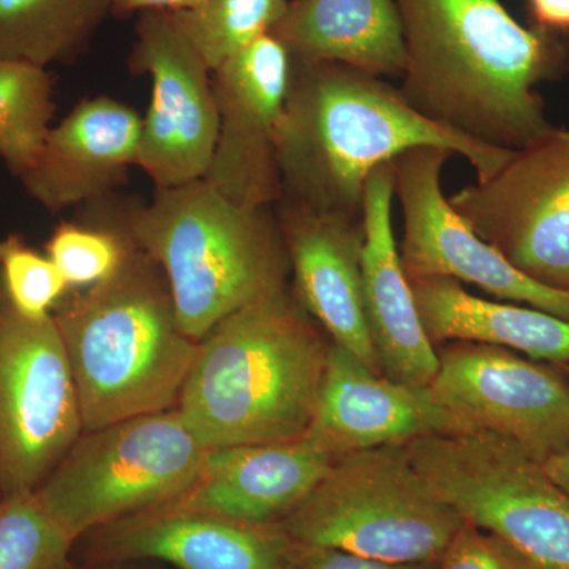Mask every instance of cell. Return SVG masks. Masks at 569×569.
Returning <instances> with one entry per match:
<instances>
[{
  "instance_id": "20",
  "label": "cell",
  "mask_w": 569,
  "mask_h": 569,
  "mask_svg": "<svg viewBox=\"0 0 569 569\" xmlns=\"http://www.w3.org/2000/svg\"><path fill=\"white\" fill-rule=\"evenodd\" d=\"M142 118L111 97L82 100L51 127L36 162L20 176L33 200L56 213L99 201L137 164Z\"/></svg>"
},
{
  "instance_id": "10",
  "label": "cell",
  "mask_w": 569,
  "mask_h": 569,
  "mask_svg": "<svg viewBox=\"0 0 569 569\" xmlns=\"http://www.w3.org/2000/svg\"><path fill=\"white\" fill-rule=\"evenodd\" d=\"M449 204L520 272L569 291V130L552 127Z\"/></svg>"
},
{
  "instance_id": "22",
  "label": "cell",
  "mask_w": 569,
  "mask_h": 569,
  "mask_svg": "<svg viewBox=\"0 0 569 569\" xmlns=\"http://www.w3.org/2000/svg\"><path fill=\"white\" fill-rule=\"evenodd\" d=\"M411 288L426 335L436 348L452 342L485 343L535 361L569 365L567 320L533 307L478 298L458 280H415Z\"/></svg>"
},
{
  "instance_id": "4",
  "label": "cell",
  "mask_w": 569,
  "mask_h": 569,
  "mask_svg": "<svg viewBox=\"0 0 569 569\" xmlns=\"http://www.w3.org/2000/svg\"><path fill=\"white\" fill-rule=\"evenodd\" d=\"M129 242L114 274L67 293L52 310L84 430L173 410L197 353L162 269Z\"/></svg>"
},
{
  "instance_id": "35",
  "label": "cell",
  "mask_w": 569,
  "mask_h": 569,
  "mask_svg": "<svg viewBox=\"0 0 569 569\" xmlns=\"http://www.w3.org/2000/svg\"><path fill=\"white\" fill-rule=\"evenodd\" d=\"M561 367H565V369H567L568 372H569V365L568 366H561Z\"/></svg>"
},
{
  "instance_id": "26",
  "label": "cell",
  "mask_w": 569,
  "mask_h": 569,
  "mask_svg": "<svg viewBox=\"0 0 569 569\" xmlns=\"http://www.w3.org/2000/svg\"><path fill=\"white\" fill-rule=\"evenodd\" d=\"M74 545L36 493L0 500V569H69Z\"/></svg>"
},
{
  "instance_id": "32",
  "label": "cell",
  "mask_w": 569,
  "mask_h": 569,
  "mask_svg": "<svg viewBox=\"0 0 569 569\" xmlns=\"http://www.w3.org/2000/svg\"><path fill=\"white\" fill-rule=\"evenodd\" d=\"M197 2L198 0H116L112 14L126 18L146 10H181Z\"/></svg>"
},
{
  "instance_id": "3",
  "label": "cell",
  "mask_w": 569,
  "mask_h": 569,
  "mask_svg": "<svg viewBox=\"0 0 569 569\" xmlns=\"http://www.w3.org/2000/svg\"><path fill=\"white\" fill-rule=\"evenodd\" d=\"M331 343L284 287L198 342L176 410L208 449L298 440L312 425Z\"/></svg>"
},
{
  "instance_id": "7",
  "label": "cell",
  "mask_w": 569,
  "mask_h": 569,
  "mask_svg": "<svg viewBox=\"0 0 569 569\" xmlns=\"http://www.w3.org/2000/svg\"><path fill=\"white\" fill-rule=\"evenodd\" d=\"M206 451L173 410L82 430L36 490L74 541L89 531L173 503L200 475Z\"/></svg>"
},
{
  "instance_id": "15",
  "label": "cell",
  "mask_w": 569,
  "mask_h": 569,
  "mask_svg": "<svg viewBox=\"0 0 569 569\" xmlns=\"http://www.w3.org/2000/svg\"><path fill=\"white\" fill-rule=\"evenodd\" d=\"M78 541L84 567L152 560L176 569H293L291 539L279 526L171 507L116 520Z\"/></svg>"
},
{
  "instance_id": "9",
  "label": "cell",
  "mask_w": 569,
  "mask_h": 569,
  "mask_svg": "<svg viewBox=\"0 0 569 569\" xmlns=\"http://www.w3.org/2000/svg\"><path fill=\"white\" fill-rule=\"evenodd\" d=\"M84 430L52 316H21L0 291V500L32 493Z\"/></svg>"
},
{
  "instance_id": "30",
  "label": "cell",
  "mask_w": 569,
  "mask_h": 569,
  "mask_svg": "<svg viewBox=\"0 0 569 569\" xmlns=\"http://www.w3.org/2000/svg\"><path fill=\"white\" fill-rule=\"evenodd\" d=\"M291 563L293 569H437V561L426 563H395L367 559L343 550L317 548L291 541Z\"/></svg>"
},
{
  "instance_id": "12",
  "label": "cell",
  "mask_w": 569,
  "mask_h": 569,
  "mask_svg": "<svg viewBox=\"0 0 569 569\" xmlns=\"http://www.w3.org/2000/svg\"><path fill=\"white\" fill-rule=\"evenodd\" d=\"M452 153L411 149L392 162L395 194L403 213L400 260L410 282L451 279L516 305L569 321V291L538 283L479 238L443 197L441 171Z\"/></svg>"
},
{
  "instance_id": "19",
  "label": "cell",
  "mask_w": 569,
  "mask_h": 569,
  "mask_svg": "<svg viewBox=\"0 0 569 569\" xmlns=\"http://www.w3.org/2000/svg\"><path fill=\"white\" fill-rule=\"evenodd\" d=\"M395 174L381 164L366 183L361 249L367 323L381 372L391 380L427 387L438 370L437 348L419 318L392 230Z\"/></svg>"
},
{
  "instance_id": "18",
  "label": "cell",
  "mask_w": 569,
  "mask_h": 569,
  "mask_svg": "<svg viewBox=\"0 0 569 569\" xmlns=\"http://www.w3.org/2000/svg\"><path fill=\"white\" fill-rule=\"evenodd\" d=\"M336 459L306 436L284 443L211 448L192 488L164 507L279 526Z\"/></svg>"
},
{
  "instance_id": "17",
  "label": "cell",
  "mask_w": 569,
  "mask_h": 569,
  "mask_svg": "<svg viewBox=\"0 0 569 569\" xmlns=\"http://www.w3.org/2000/svg\"><path fill=\"white\" fill-rule=\"evenodd\" d=\"M276 216L299 305L323 328L332 343L383 373L366 316L362 220L318 213L284 201L277 203Z\"/></svg>"
},
{
  "instance_id": "34",
  "label": "cell",
  "mask_w": 569,
  "mask_h": 569,
  "mask_svg": "<svg viewBox=\"0 0 569 569\" xmlns=\"http://www.w3.org/2000/svg\"><path fill=\"white\" fill-rule=\"evenodd\" d=\"M69 569H132L129 568V563H111V565H93V567H74L73 563L70 565Z\"/></svg>"
},
{
  "instance_id": "6",
  "label": "cell",
  "mask_w": 569,
  "mask_h": 569,
  "mask_svg": "<svg viewBox=\"0 0 569 569\" xmlns=\"http://www.w3.org/2000/svg\"><path fill=\"white\" fill-rule=\"evenodd\" d=\"M463 520L425 485L402 447L335 460L279 523L293 542L395 563L440 560Z\"/></svg>"
},
{
  "instance_id": "23",
  "label": "cell",
  "mask_w": 569,
  "mask_h": 569,
  "mask_svg": "<svg viewBox=\"0 0 569 569\" xmlns=\"http://www.w3.org/2000/svg\"><path fill=\"white\" fill-rule=\"evenodd\" d=\"M116 0H0V59L48 69L88 51Z\"/></svg>"
},
{
  "instance_id": "33",
  "label": "cell",
  "mask_w": 569,
  "mask_h": 569,
  "mask_svg": "<svg viewBox=\"0 0 569 569\" xmlns=\"http://www.w3.org/2000/svg\"><path fill=\"white\" fill-rule=\"evenodd\" d=\"M546 473L549 475L561 489L567 490L569 493V448L563 449L559 455L541 463Z\"/></svg>"
},
{
  "instance_id": "31",
  "label": "cell",
  "mask_w": 569,
  "mask_h": 569,
  "mask_svg": "<svg viewBox=\"0 0 569 569\" xmlns=\"http://www.w3.org/2000/svg\"><path fill=\"white\" fill-rule=\"evenodd\" d=\"M533 28L553 33L569 36V0H526Z\"/></svg>"
},
{
  "instance_id": "24",
  "label": "cell",
  "mask_w": 569,
  "mask_h": 569,
  "mask_svg": "<svg viewBox=\"0 0 569 569\" xmlns=\"http://www.w3.org/2000/svg\"><path fill=\"white\" fill-rule=\"evenodd\" d=\"M52 114L48 70L0 59V159L18 178L36 162Z\"/></svg>"
},
{
  "instance_id": "1",
  "label": "cell",
  "mask_w": 569,
  "mask_h": 569,
  "mask_svg": "<svg viewBox=\"0 0 569 569\" xmlns=\"http://www.w3.org/2000/svg\"><path fill=\"white\" fill-rule=\"evenodd\" d=\"M403 99L449 132L519 151L552 129L539 82L569 70L563 37L526 28L501 0H396Z\"/></svg>"
},
{
  "instance_id": "27",
  "label": "cell",
  "mask_w": 569,
  "mask_h": 569,
  "mask_svg": "<svg viewBox=\"0 0 569 569\" xmlns=\"http://www.w3.org/2000/svg\"><path fill=\"white\" fill-rule=\"evenodd\" d=\"M129 246V238L118 227L62 222L52 231L44 250L70 288H89L121 268Z\"/></svg>"
},
{
  "instance_id": "8",
  "label": "cell",
  "mask_w": 569,
  "mask_h": 569,
  "mask_svg": "<svg viewBox=\"0 0 569 569\" xmlns=\"http://www.w3.org/2000/svg\"><path fill=\"white\" fill-rule=\"evenodd\" d=\"M402 448L430 492L463 522L503 539L539 569H569V493L518 445L471 432Z\"/></svg>"
},
{
  "instance_id": "2",
  "label": "cell",
  "mask_w": 569,
  "mask_h": 569,
  "mask_svg": "<svg viewBox=\"0 0 569 569\" xmlns=\"http://www.w3.org/2000/svg\"><path fill=\"white\" fill-rule=\"evenodd\" d=\"M426 146L462 156L478 181L500 170L515 152L429 121L381 78L342 63L293 59L277 133L279 201L362 220L370 174Z\"/></svg>"
},
{
  "instance_id": "28",
  "label": "cell",
  "mask_w": 569,
  "mask_h": 569,
  "mask_svg": "<svg viewBox=\"0 0 569 569\" xmlns=\"http://www.w3.org/2000/svg\"><path fill=\"white\" fill-rule=\"evenodd\" d=\"M59 269L18 234L0 239V291L21 316L40 320L69 293Z\"/></svg>"
},
{
  "instance_id": "16",
  "label": "cell",
  "mask_w": 569,
  "mask_h": 569,
  "mask_svg": "<svg viewBox=\"0 0 569 569\" xmlns=\"http://www.w3.org/2000/svg\"><path fill=\"white\" fill-rule=\"evenodd\" d=\"M471 433L427 387L378 373L331 343L312 425L306 432L335 458L366 449L403 447L417 438Z\"/></svg>"
},
{
  "instance_id": "13",
  "label": "cell",
  "mask_w": 569,
  "mask_h": 569,
  "mask_svg": "<svg viewBox=\"0 0 569 569\" xmlns=\"http://www.w3.org/2000/svg\"><path fill=\"white\" fill-rule=\"evenodd\" d=\"M134 32L130 67L152 80L137 164L156 189L203 179L219 134L212 71L171 11H141Z\"/></svg>"
},
{
  "instance_id": "14",
  "label": "cell",
  "mask_w": 569,
  "mask_h": 569,
  "mask_svg": "<svg viewBox=\"0 0 569 569\" xmlns=\"http://www.w3.org/2000/svg\"><path fill=\"white\" fill-rule=\"evenodd\" d=\"M293 59L272 33L212 71L219 134L204 179L246 208H271L282 194L277 133Z\"/></svg>"
},
{
  "instance_id": "25",
  "label": "cell",
  "mask_w": 569,
  "mask_h": 569,
  "mask_svg": "<svg viewBox=\"0 0 569 569\" xmlns=\"http://www.w3.org/2000/svg\"><path fill=\"white\" fill-rule=\"evenodd\" d=\"M290 3L291 0H198L171 14L213 71L254 40L271 33Z\"/></svg>"
},
{
  "instance_id": "29",
  "label": "cell",
  "mask_w": 569,
  "mask_h": 569,
  "mask_svg": "<svg viewBox=\"0 0 569 569\" xmlns=\"http://www.w3.org/2000/svg\"><path fill=\"white\" fill-rule=\"evenodd\" d=\"M437 569H539L503 539L463 522L441 553Z\"/></svg>"
},
{
  "instance_id": "11",
  "label": "cell",
  "mask_w": 569,
  "mask_h": 569,
  "mask_svg": "<svg viewBox=\"0 0 569 569\" xmlns=\"http://www.w3.org/2000/svg\"><path fill=\"white\" fill-rule=\"evenodd\" d=\"M437 353L427 389L471 432L507 438L539 463L569 448L565 367L485 343H447Z\"/></svg>"
},
{
  "instance_id": "5",
  "label": "cell",
  "mask_w": 569,
  "mask_h": 569,
  "mask_svg": "<svg viewBox=\"0 0 569 569\" xmlns=\"http://www.w3.org/2000/svg\"><path fill=\"white\" fill-rule=\"evenodd\" d=\"M118 228L162 269L179 325L197 342L287 287L290 258L276 213L236 204L204 178L156 189Z\"/></svg>"
},
{
  "instance_id": "21",
  "label": "cell",
  "mask_w": 569,
  "mask_h": 569,
  "mask_svg": "<svg viewBox=\"0 0 569 569\" xmlns=\"http://www.w3.org/2000/svg\"><path fill=\"white\" fill-rule=\"evenodd\" d=\"M271 33L295 61L342 63L377 78L406 71L396 0H291Z\"/></svg>"
}]
</instances>
